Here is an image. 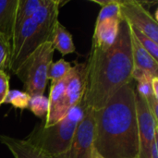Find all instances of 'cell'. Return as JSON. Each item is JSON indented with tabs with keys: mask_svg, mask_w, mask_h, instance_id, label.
<instances>
[{
	"mask_svg": "<svg viewBox=\"0 0 158 158\" xmlns=\"http://www.w3.org/2000/svg\"><path fill=\"white\" fill-rule=\"evenodd\" d=\"M149 158H158V132L156 133L154 141L150 148Z\"/></svg>",
	"mask_w": 158,
	"mask_h": 158,
	"instance_id": "7402d4cb",
	"label": "cell"
},
{
	"mask_svg": "<svg viewBox=\"0 0 158 158\" xmlns=\"http://www.w3.org/2000/svg\"><path fill=\"white\" fill-rule=\"evenodd\" d=\"M11 56V38L0 34V71L8 69Z\"/></svg>",
	"mask_w": 158,
	"mask_h": 158,
	"instance_id": "ffe728a7",
	"label": "cell"
},
{
	"mask_svg": "<svg viewBox=\"0 0 158 158\" xmlns=\"http://www.w3.org/2000/svg\"><path fill=\"white\" fill-rule=\"evenodd\" d=\"M131 30V29H130ZM131 53L133 61L132 71H143L158 77V61L156 60L139 43L131 31Z\"/></svg>",
	"mask_w": 158,
	"mask_h": 158,
	"instance_id": "7c38bea8",
	"label": "cell"
},
{
	"mask_svg": "<svg viewBox=\"0 0 158 158\" xmlns=\"http://www.w3.org/2000/svg\"><path fill=\"white\" fill-rule=\"evenodd\" d=\"M83 115L84 108L82 103H81L55 125L50 127H44V124L37 125L24 140L48 155L56 157L69 148Z\"/></svg>",
	"mask_w": 158,
	"mask_h": 158,
	"instance_id": "277c9868",
	"label": "cell"
},
{
	"mask_svg": "<svg viewBox=\"0 0 158 158\" xmlns=\"http://www.w3.org/2000/svg\"><path fill=\"white\" fill-rule=\"evenodd\" d=\"M133 61L130 25L123 19L118 35L105 51L91 48L85 63L86 86L82 105L98 110L123 86L132 82Z\"/></svg>",
	"mask_w": 158,
	"mask_h": 158,
	"instance_id": "6da1fadb",
	"label": "cell"
},
{
	"mask_svg": "<svg viewBox=\"0 0 158 158\" xmlns=\"http://www.w3.org/2000/svg\"><path fill=\"white\" fill-rule=\"evenodd\" d=\"M94 145L104 158H138L136 90L132 82L94 111Z\"/></svg>",
	"mask_w": 158,
	"mask_h": 158,
	"instance_id": "7a4b0ae2",
	"label": "cell"
},
{
	"mask_svg": "<svg viewBox=\"0 0 158 158\" xmlns=\"http://www.w3.org/2000/svg\"><path fill=\"white\" fill-rule=\"evenodd\" d=\"M71 68V64L63 58H60L56 62H52L47 70V80H50L52 82L57 81L64 78Z\"/></svg>",
	"mask_w": 158,
	"mask_h": 158,
	"instance_id": "2e32d148",
	"label": "cell"
},
{
	"mask_svg": "<svg viewBox=\"0 0 158 158\" xmlns=\"http://www.w3.org/2000/svg\"><path fill=\"white\" fill-rule=\"evenodd\" d=\"M151 85H152V91H153L155 97H156L158 99V77L153 78Z\"/></svg>",
	"mask_w": 158,
	"mask_h": 158,
	"instance_id": "603a6c76",
	"label": "cell"
},
{
	"mask_svg": "<svg viewBox=\"0 0 158 158\" xmlns=\"http://www.w3.org/2000/svg\"><path fill=\"white\" fill-rule=\"evenodd\" d=\"M0 143L7 148L14 158H56L24 139L21 140L6 135H0Z\"/></svg>",
	"mask_w": 158,
	"mask_h": 158,
	"instance_id": "8fae6325",
	"label": "cell"
},
{
	"mask_svg": "<svg viewBox=\"0 0 158 158\" xmlns=\"http://www.w3.org/2000/svg\"><path fill=\"white\" fill-rule=\"evenodd\" d=\"M17 3L18 0H0V34L10 37L11 41Z\"/></svg>",
	"mask_w": 158,
	"mask_h": 158,
	"instance_id": "5bb4252c",
	"label": "cell"
},
{
	"mask_svg": "<svg viewBox=\"0 0 158 158\" xmlns=\"http://www.w3.org/2000/svg\"><path fill=\"white\" fill-rule=\"evenodd\" d=\"M83 118L78 125L69 148L56 158H93L94 156V111L89 107L83 106Z\"/></svg>",
	"mask_w": 158,
	"mask_h": 158,
	"instance_id": "8992f818",
	"label": "cell"
},
{
	"mask_svg": "<svg viewBox=\"0 0 158 158\" xmlns=\"http://www.w3.org/2000/svg\"><path fill=\"white\" fill-rule=\"evenodd\" d=\"M44 0H18L15 12L13 35L26 20L34 15V13L44 4Z\"/></svg>",
	"mask_w": 158,
	"mask_h": 158,
	"instance_id": "9a60e30c",
	"label": "cell"
},
{
	"mask_svg": "<svg viewBox=\"0 0 158 158\" xmlns=\"http://www.w3.org/2000/svg\"><path fill=\"white\" fill-rule=\"evenodd\" d=\"M93 158H104L103 156H101L96 151H95V149H94V156H93Z\"/></svg>",
	"mask_w": 158,
	"mask_h": 158,
	"instance_id": "cb8c5ba5",
	"label": "cell"
},
{
	"mask_svg": "<svg viewBox=\"0 0 158 158\" xmlns=\"http://www.w3.org/2000/svg\"><path fill=\"white\" fill-rule=\"evenodd\" d=\"M121 18L158 44L157 21L136 0H118Z\"/></svg>",
	"mask_w": 158,
	"mask_h": 158,
	"instance_id": "52a82bcc",
	"label": "cell"
},
{
	"mask_svg": "<svg viewBox=\"0 0 158 158\" xmlns=\"http://www.w3.org/2000/svg\"><path fill=\"white\" fill-rule=\"evenodd\" d=\"M86 86L85 63L75 62L67 75L64 92V114L79 106L83 99Z\"/></svg>",
	"mask_w": 158,
	"mask_h": 158,
	"instance_id": "9c48e42d",
	"label": "cell"
},
{
	"mask_svg": "<svg viewBox=\"0 0 158 158\" xmlns=\"http://www.w3.org/2000/svg\"><path fill=\"white\" fill-rule=\"evenodd\" d=\"M128 23V22H127ZM130 29L131 32L135 35L139 43L143 45V47L156 59L158 61V44L151 40L149 37H147L144 33H143L141 31H139L136 28H133L130 26Z\"/></svg>",
	"mask_w": 158,
	"mask_h": 158,
	"instance_id": "d6986e66",
	"label": "cell"
},
{
	"mask_svg": "<svg viewBox=\"0 0 158 158\" xmlns=\"http://www.w3.org/2000/svg\"><path fill=\"white\" fill-rule=\"evenodd\" d=\"M136 113L138 122L139 154L138 158H149L150 148L156 133L158 132V124L152 117L146 102L136 93Z\"/></svg>",
	"mask_w": 158,
	"mask_h": 158,
	"instance_id": "ba28073f",
	"label": "cell"
},
{
	"mask_svg": "<svg viewBox=\"0 0 158 158\" xmlns=\"http://www.w3.org/2000/svg\"><path fill=\"white\" fill-rule=\"evenodd\" d=\"M121 19V17H116L96 21L92 39V47L101 51L111 47L118 38Z\"/></svg>",
	"mask_w": 158,
	"mask_h": 158,
	"instance_id": "30bf717a",
	"label": "cell"
},
{
	"mask_svg": "<svg viewBox=\"0 0 158 158\" xmlns=\"http://www.w3.org/2000/svg\"><path fill=\"white\" fill-rule=\"evenodd\" d=\"M28 108L38 118L46 116L48 111V98L44 95L31 96Z\"/></svg>",
	"mask_w": 158,
	"mask_h": 158,
	"instance_id": "ac0fdd59",
	"label": "cell"
},
{
	"mask_svg": "<svg viewBox=\"0 0 158 158\" xmlns=\"http://www.w3.org/2000/svg\"><path fill=\"white\" fill-rule=\"evenodd\" d=\"M51 42L55 50H57L62 56L72 54L76 50L71 33L59 21L54 29Z\"/></svg>",
	"mask_w": 158,
	"mask_h": 158,
	"instance_id": "4fadbf2b",
	"label": "cell"
},
{
	"mask_svg": "<svg viewBox=\"0 0 158 158\" xmlns=\"http://www.w3.org/2000/svg\"><path fill=\"white\" fill-rule=\"evenodd\" d=\"M9 78L6 71H0V106L4 104L5 99L9 92Z\"/></svg>",
	"mask_w": 158,
	"mask_h": 158,
	"instance_id": "44dd1931",
	"label": "cell"
},
{
	"mask_svg": "<svg viewBox=\"0 0 158 158\" xmlns=\"http://www.w3.org/2000/svg\"><path fill=\"white\" fill-rule=\"evenodd\" d=\"M31 96L26 92H20L17 90H9L4 104H10L16 108L25 109L28 108Z\"/></svg>",
	"mask_w": 158,
	"mask_h": 158,
	"instance_id": "e0dca14e",
	"label": "cell"
},
{
	"mask_svg": "<svg viewBox=\"0 0 158 158\" xmlns=\"http://www.w3.org/2000/svg\"><path fill=\"white\" fill-rule=\"evenodd\" d=\"M61 4L62 2L57 0H44L34 15L14 33L8 65V69L13 73L40 45L51 41L54 29L58 22Z\"/></svg>",
	"mask_w": 158,
	"mask_h": 158,
	"instance_id": "3957f363",
	"label": "cell"
},
{
	"mask_svg": "<svg viewBox=\"0 0 158 158\" xmlns=\"http://www.w3.org/2000/svg\"><path fill=\"white\" fill-rule=\"evenodd\" d=\"M55 48L51 41L45 42L33 51L16 70L30 96L44 95L47 84V70L53 62Z\"/></svg>",
	"mask_w": 158,
	"mask_h": 158,
	"instance_id": "5b68a950",
	"label": "cell"
}]
</instances>
